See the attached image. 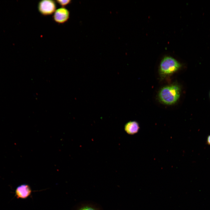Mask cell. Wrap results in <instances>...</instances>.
Returning a JSON list of instances; mask_svg holds the SVG:
<instances>
[{
  "label": "cell",
  "instance_id": "ba28073f",
  "mask_svg": "<svg viewBox=\"0 0 210 210\" xmlns=\"http://www.w3.org/2000/svg\"><path fill=\"white\" fill-rule=\"evenodd\" d=\"M78 210H99L97 208L90 205H85L80 208Z\"/></svg>",
  "mask_w": 210,
  "mask_h": 210
},
{
  "label": "cell",
  "instance_id": "7a4b0ae2",
  "mask_svg": "<svg viewBox=\"0 0 210 210\" xmlns=\"http://www.w3.org/2000/svg\"><path fill=\"white\" fill-rule=\"evenodd\" d=\"M181 66L180 64L173 58L166 57L161 62L160 71L163 75H170L177 71Z\"/></svg>",
  "mask_w": 210,
  "mask_h": 210
},
{
  "label": "cell",
  "instance_id": "3957f363",
  "mask_svg": "<svg viewBox=\"0 0 210 210\" xmlns=\"http://www.w3.org/2000/svg\"><path fill=\"white\" fill-rule=\"evenodd\" d=\"M38 9L40 13L44 16L53 14L56 10L55 1L52 0H43L39 1Z\"/></svg>",
  "mask_w": 210,
  "mask_h": 210
},
{
  "label": "cell",
  "instance_id": "9c48e42d",
  "mask_svg": "<svg viewBox=\"0 0 210 210\" xmlns=\"http://www.w3.org/2000/svg\"><path fill=\"white\" fill-rule=\"evenodd\" d=\"M207 141L208 144L210 145V135L208 136Z\"/></svg>",
  "mask_w": 210,
  "mask_h": 210
},
{
  "label": "cell",
  "instance_id": "52a82bcc",
  "mask_svg": "<svg viewBox=\"0 0 210 210\" xmlns=\"http://www.w3.org/2000/svg\"><path fill=\"white\" fill-rule=\"evenodd\" d=\"M56 2L62 7H64L69 4L71 3V0H58L56 1Z\"/></svg>",
  "mask_w": 210,
  "mask_h": 210
},
{
  "label": "cell",
  "instance_id": "30bf717a",
  "mask_svg": "<svg viewBox=\"0 0 210 210\" xmlns=\"http://www.w3.org/2000/svg\"><path fill=\"white\" fill-rule=\"evenodd\" d=\"M209 97H210V91L209 93Z\"/></svg>",
  "mask_w": 210,
  "mask_h": 210
},
{
  "label": "cell",
  "instance_id": "6da1fadb",
  "mask_svg": "<svg viewBox=\"0 0 210 210\" xmlns=\"http://www.w3.org/2000/svg\"><path fill=\"white\" fill-rule=\"evenodd\" d=\"M181 89L176 85H172L164 87L160 91L159 98L164 103L171 105L175 103L180 95Z\"/></svg>",
  "mask_w": 210,
  "mask_h": 210
},
{
  "label": "cell",
  "instance_id": "277c9868",
  "mask_svg": "<svg viewBox=\"0 0 210 210\" xmlns=\"http://www.w3.org/2000/svg\"><path fill=\"white\" fill-rule=\"evenodd\" d=\"M70 16L69 10L64 7H61L56 10L52 16L54 21L58 24H63L69 20Z\"/></svg>",
  "mask_w": 210,
  "mask_h": 210
},
{
  "label": "cell",
  "instance_id": "8992f818",
  "mask_svg": "<svg viewBox=\"0 0 210 210\" xmlns=\"http://www.w3.org/2000/svg\"><path fill=\"white\" fill-rule=\"evenodd\" d=\"M139 129L138 123L136 121H130L127 123L124 126V130L129 134L133 135L137 133Z\"/></svg>",
  "mask_w": 210,
  "mask_h": 210
},
{
  "label": "cell",
  "instance_id": "5b68a950",
  "mask_svg": "<svg viewBox=\"0 0 210 210\" xmlns=\"http://www.w3.org/2000/svg\"><path fill=\"white\" fill-rule=\"evenodd\" d=\"M15 192L17 198L24 199L30 195L32 192V190L28 185L23 184L18 186Z\"/></svg>",
  "mask_w": 210,
  "mask_h": 210
}]
</instances>
